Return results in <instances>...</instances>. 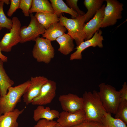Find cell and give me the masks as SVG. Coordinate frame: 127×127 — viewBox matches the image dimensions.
<instances>
[{
  "mask_svg": "<svg viewBox=\"0 0 127 127\" xmlns=\"http://www.w3.org/2000/svg\"><path fill=\"white\" fill-rule=\"evenodd\" d=\"M54 13L59 17L62 13L70 15L74 18L77 17L79 15L75 12L70 8L62 0H50Z\"/></svg>",
  "mask_w": 127,
  "mask_h": 127,
  "instance_id": "20",
  "label": "cell"
},
{
  "mask_svg": "<svg viewBox=\"0 0 127 127\" xmlns=\"http://www.w3.org/2000/svg\"><path fill=\"white\" fill-rule=\"evenodd\" d=\"M57 88L56 83L48 79L43 86L40 92L31 103L33 105H44L50 103L55 97Z\"/></svg>",
  "mask_w": 127,
  "mask_h": 127,
  "instance_id": "9",
  "label": "cell"
},
{
  "mask_svg": "<svg viewBox=\"0 0 127 127\" xmlns=\"http://www.w3.org/2000/svg\"><path fill=\"white\" fill-rule=\"evenodd\" d=\"M30 80L16 86L9 88L5 95H0V115L13 111L21 97L27 90Z\"/></svg>",
  "mask_w": 127,
  "mask_h": 127,
  "instance_id": "2",
  "label": "cell"
},
{
  "mask_svg": "<svg viewBox=\"0 0 127 127\" xmlns=\"http://www.w3.org/2000/svg\"><path fill=\"white\" fill-rule=\"evenodd\" d=\"M73 40L67 33L58 37L56 40L59 45L58 50L64 55L69 54L74 48Z\"/></svg>",
  "mask_w": 127,
  "mask_h": 127,
  "instance_id": "18",
  "label": "cell"
},
{
  "mask_svg": "<svg viewBox=\"0 0 127 127\" xmlns=\"http://www.w3.org/2000/svg\"><path fill=\"white\" fill-rule=\"evenodd\" d=\"M35 41L32 52L33 56L38 62L49 64L55 55V49L51 41L40 36Z\"/></svg>",
  "mask_w": 127,
  "mask_h": 127,
  "instance_id": "5",
  "label": "cell"
},
{
  "mask_svg": "<svg viewBox=\"0 0 127 127\" xmlns=\"http://www.w3.org/2000/svg\"><path fill=\"white\" fill-rule=\"evenodd\" d=\"M48 80L47 78L43 76L31 78L29 85L22 96L23 102L26 105L31 103L32 100L38 96L43 86Z\"/></svg>",
  "mask_w": 127,
  "mask_h": 127,
  "instance_id": "10",
  "label": "cell"
},
{
  "mask_svg": "<svg viewBox=\"0 0 127 127\" xmlns=\"http://www.w3.org/2000/svg\"><path fill=\"white\" fill-rule=\"evenodd\" d=\"M66 30L65 27L59 22L51 24L48 28L45 29L42 35L43 37L51 41H53L64 34Z\"/></svg>",
  "mask_w": 127,
  "mask_h": 127,
  "instance_id": "17",
  "label": "cell"
},
{
  "mask_svg": "<svg viewBox=\"0 0 127 127\" xmlns=\"http://www.w3.org/2000/svg\"><path fill=\"white\" fill-rule=\"evenodd\" d=\"M24 109L20 110L15 109L12 111L0 115V127H18L17 119Z\"/></svg>",
  "mask_w": 127,
  "mask_h": 127,
  "instance_id": "16",
  "label": "cell"
},
{
  "mask_svg": "<svg viewBox=\"0 0 127 127\" xmlns=\"http://www.w3.org/2000/svg\"><path fill=\"white\" fill-rule=\"evenodd\" d=\"M101 123L103 127H127L126 124L121 119L113 117L111 114L107 113Z\"/></svg>",
  "mask_w": 127,
  "mask_h": 127,
  "instance_id": "24",
  "label": "cell"
},
{
  "mask_svg": "<svg viewBox=\"0 0 127 127\" xmlns=\"http://www.w3.org/2000/svg\"><path fill=\"white\" fill-rule=\"evenodd\" d=\"M58 100L64 111L73 112L83 109V98L75 94L69 93L61 95Z\"/></svg>",
  "mask_w": 127,
  "mask_h": 127,
  "instance_id": "13",
  "label": "cell"
},
{
  "mask_svg": "<svg viewBox=\"0 0 127 127\" xmlns=\"http://www.w3.org/2000/svg\"><path fill=\"white\" fill-rule=\"evenodd\" d=\"M72 127H103L101 123L86 120L79 124Z\"/></svg>",
  "mask_w": 127,
  "mask_h": 127,
  "instance_id": "30",
  "label": "cell"
},
{
  "mask_svg": "<svg viewBox=\"0 0 127 127\" xmlns=\"http://www.w3.org/2000/svg\"><path fill=\"white\" fill-rule=\"evenodd\" d=\"M102 31L99 30L96 32L90 39L84 41L77 46L76 50L70 55V60H81L82 59V53L87 48L90 47H98L102 48L103 46V41L104 40L102 35Z\"/></svg>",
  "mask_w": 127,
  "mask_h": 127,
  "instance_id": "11",
  "label": "cell"
},
{
  "mask_svg": "<svg viewBox=\"0 0 127 127\" xmlns=\"http://www.w3.org/2000/svg\"><path fill=\"white\" fill-rule=\"evenodd\" d=\"M54 127H63L60 124H59L58 123Z\"/></svg>",
  "mask_w": 127,
  "mask_h": 127,
  "instance_id": "35",
  "label": "cell"
},
{
  "mask_svg": "<svg viewBox=\"0 0 127 127\" xmlns=\"http://www.w3.org/2000/svg\"><path fill=\"white\" fill-rule=\"evenodd\" d=\"M34 16L38 22L45 29L51 24L59 22L58 17L54 13L37 12Z\"/></svg>",
  "mask_w": 127,
  "mask_h": 127,
  "instance_id": "23",
  "label": "cell"
},
{
  "mask_svg": "<svg viewBox=\"0 0 127 127\" xmlns=\"http://www.w3.org/2000/svg\"><path fill=\"white\" fill-rule=\"evenodd\" d=\"M103 0H85L84 4L87 10L84 15L85 22H87L92 17L103 5Z\"/></svg>",
  "mask_w": 127,
  "mask_h": 127,
  "instance_id": "21",
  "label": "cell"
},
{
  "mask_svg": "<svg viewBox=\"0 0 127 127\" xmlns=\"http://www.w3.org/2000/svg\"><path fill=\"white\" fill-rule=\"evenodd\" d=\"M3 61L0 59V95H5L8 88L14 84L6 73L4 68Z\"/></svg>",
  "mask_w": 127,
  "mask_h": 127,
  "instance_id": "19",
  "label": "cell"
},
{
  "mask_svg": "<svg viewBox=\"0 0 127 127\" xmlns=\"http://www.w3.org/2000/svg\"><path fill=\"white\" fill-rule=\"evenodd\" d=\"M78 0H66L67 5L71 9L75 12L79 16L85 14L84 12L81 10L77 5Z\"/></svg>",
  "mask_w": 127,
  "mask_h": 127,
  "instance_id": "28",
  "label": "cell"
},
{
  "mask_svg": "<svg viewBox=\"0 0 127 127\" xmlns=\"http://www.w3.org/2000/svg\"><path fill=\"white\" fill-rule=\"evenodd\" d=\"M20 1V0H10V6L7 12L8 16H12L16 10L19 9Z\"/></svg>",
  "mask_w": 127,
  "mask_h": 127,
  "instance_id": "31",
  "label": "cell"
},
{
  "mask_svg": "<svg viewBox=\"0 0 127 127\" xmlns=\"http://www.w3.org/2000/svg\"><path fill=\"white\" fill-rule=\"evenodd\" d=\"M107 4L104 11V16L101 28L115 24L117 20L122 18L123 4L116 0H105Z\"/></svg>",
  "mask_w": 127,
  "mask_h": 127,
  "instance_id": "6",
  "label": "cell"
},
{
  "mask_svg": "<svg viewBox=\"0 0 127 127\" xmlns=\"http://www.w3.org/2000/svg\"><path fill=\"white\" fill-rule=\"evenodd\" d=\"M13 25L10 32L5 34L0 41L1 51L9 52L11 51L12 47L20 43V30L21 23L16 17L12 19Z\"/></svg>",
  "mask_w": 127,
  "mask_h": 127,
  "instance_id": "7",
  "label": "cell"
},
{
  "mask_svg": "<svg viewBox=\"0 0 127 127\" xmlns=\"http://www.w3.org/2000/svg\"><path fill=\"white\" fill-rule=\"evenodd\" d=\"M83 109L86 120L101 123L107 113L103 107L97 91L94 90L92 93L85 91L83 95Z\"/></svg>",
  "mask_w": 127,
  "mask_h": 127,
  "instance_id": "1",
  "label": "cell"
},
{
  "mask_svg": "<svg viewBox=\"0 0 127 127\" xmlns=\"http://www.w3.org/2000/svg\"><path fill=\"white\" fill-rule=\"evenodd\" d=\"M105 6V4L103 5L92 18L84 24L83 30L85 35V41L91 38L95 33L99 30L101 28Z\"/></svg>",
  "mask_w": 127,
  "mask_h": 127,
  "instance_id": "14",
  "label": "cell"
},
{
  "mask_svg": "<svg viewBox=\"0 0 127 127\" xmlns=\"http://www.w3.org/2000/svg\"><path fill=\"white\" fill-rule=\"evenodd\" d=\"M98 86L99 91L98 93L106 111L115 114L120 102L119 91L111 85L103 83Z\"/></svg>",
  "mask_w": 127,
  "mask_h": 127,
  "instance_id": "3",
  "label": "cell"
},
{
  "mask_svg": "<svg viewBox=\"0 0 127 127\" xmlns=\"http://www.w3.org/2000/svg\"><path fill=\"white\" fill-rule=\"evenodd\" d=\"M115 114V118L121 119L127 124V101L120 102Z\"/></svg>",
  "mask_w": 127,
  "mask_h": 127,
  "instance_id": "25",
  "label": "cell"
},
{
  "mask_svg": "<svg viewBox=\"0 0 127 127\" xmlns=\"http://www.w3.org/2000/svg\"><path fill=\"white\" fill-rule=\"evenodd\" d=\"M86 120L85 113L83 109L73 112L63 111L60 113L56 121L63 127H72Z\"/></svg>",
  "mask_w": 127,
  "mask_h": 127,
  "instance_id": "12",
  "label": "cell"
},
{
  "mask_svg": "<svg viewBox=\"0 0 127 127\" xmlns=\"http://www.w3.org/2000/svg\"><path fill=\"white\" fill-rule=\"evenodd\" d=\"M4 3L0 0V27L5 28L9 30L13 25L12 20L7 18L3 10Z\"/></svg>",
  "mask_w": 127,
  "mask_h": 127,
  "instance_id": "26",
  "label": "cell"
},
{
  "mask_svg": "<svg viewBox=\"0 0 127 127\" xmlns=\"http://www.w3.org/2000/svg\"><path fill=\"white\" fill-rule=\"evenodd\" d=\"M120 99V102L127 101V84L124 82L122 85V88L119 91Z\"/></svg>",
  "mask_w": 127,
  "mask_h": 127,
  "instance_id": "32",
  "label": "cell"
},
{
  "mask_svg": "<svg viewBox=\"0 0 127 127\" xmlns=\"http://www.w3.org/2000/svg\"><path fill=\"white\" fill-rule=\"evenodd\" d=\"M37 122L34 127H54L57 123L56 121L44 119H40Z\"/></svg>",
  "mask_w": 127,
  "mask_h": 127,
  "instance_id": "29",
  "label": "cell"
},
{
  "mask_svg": "<svg viewBox=\"0 0 127 127\" xmlns=\"http://www.w3.org/2000/svg\"><path fill=\"white\" fill-rule=\"evenodd\" d=\"M31 20L28 25L21 27L20 30L21 41L23 43L31 41H35L39 36L43 34L45 29L38 21L35 16L30 14Z\"/></svg>",
  "mask_w": 127,
  "mask_h": 127,
  "instance_id": "8",
  "label": "cell"
},
{
  "mask_svg": "<svg viewBox=\"0 0 127 127\" xmlns=\"http://www.w3.org/2000/svg\"><path fill=\"white\" fill-rule=\"evenodd\" d=\"M5 4L8 5L10 4V0H1Z\"/></svg>",
  "mask_w": 127,
  "mask_h": 127,
  "instance_id": "34",
  "label": "cell"
},
{
  "mask_svg": "<svg viewBox=\"0 0 127 127\" xmlns=\"http://www.w3.org/2000/svg\"><path fill=\"white\" fill-rule=\"evenodd\" d=\"M2 28L0 27V31ZM0 47V59L2 60L4 62H7L8 61V57L6 56L3 55L1 52Z\"/></svg>",
  "mask_w": 127,
  "mask_h": 127,
  "instance_id": "33",
  "label": "cell"
},
{
  "mask_svg": "<svg viewBox=\"0 0 127 127\" xmlns=\"http://www.w3.org/2000/svg\"><path fill=\"white\" fill-rule=\"evenodd\" d=\"M44 12L54 13L51 3L48 0H32L30 14L33 13Z\"/></svg>",
  "mask_w": 127,
  "mask_h": 127,
  "instance_id": "22",
  "label": "cell"
},
{
  "mask_svg": "<svg viewBox=\"0 0 127 127\" xmlns=\"http://www.w3.org/2000/svg\"><path fill=\"white\" fill-rule=\"evenodd\" d=\"M32 0H20L19 8L21 9L25 16H29V10L31 8Z\"/></svg>",
  "mask_w": 127,
  "mask_h": 127,
  "instance_id": "27",
  "label": "cell"
},
{
  "mask_svg": "<svg viewBox=\"0 0 127 127\" xmlns=\"http://www.w3.org/2000/svg\"><path fill=\"white\" fill-rule=\"evenodd\" d=\"M60 113L57 110L51 109L48 107H45L43 105H38L33 111V118L34 120L37 122L42 119L52 120L58 118Z\"/></svg>",
  "mask_w": 127,
  "mask_h": 127,
  "instance_id": "15",
  "label": "cell"
},
{
  "mask_svg": "<svg viewBox=\"0 0 127 127\" xmlns=\"http://www.w3.org/2000/svg\"><path fill=\"white\" fill-rule=\"evenodd\" d=\"M59 22L67 30V33L74 40L77 46L84 41L85 36L83 28L85 18L84 15L70 19L61 14L59 18Z\"/></svg>",
  "mask_w": 127,
  "mask_h": 127,
  "instance_id": "4",
  "label": "cell"
}]
</instances>
